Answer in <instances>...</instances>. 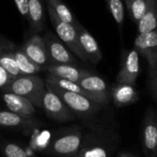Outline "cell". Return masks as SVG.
Returning <instances> with one entry per match:
<instances>
[{"label":"cell","mask_w":157,"mask_h":157,"mask_svg":"<svg viewBox=\"0 0 157 157\" xmlns=\"http://www.w3.org/2000/svg\"><path fill=\"white\" fill-rule=\"evenodd\" d=\"M117 157H136L135 155H132V154H130V153H125V152H123V153H120Z\"/></svg>","instance_id":"4dcf8cb0"},{"label":"cell","mask_w":157,"mask_h":157,"mask_svg":"<svg viewBox=\"0 0 157 157\" xmlns=\"http://www.w3.org/2000/svg\"><path fill=\"white\" fill-rule=\"evenodd\" d=\"M46 81L38 75L20 76L13 81L4 93H13L29 100L34 106L42 108Z\"/></svg>","instance_id":"6da1fadb"},{"label":"cell","mask_w":157,"mask_h":157,"mask_svg":"<svg viewBox=\"0 0 157 157\" xmlns=\"http://www.w3.org/2000/svg\"><path fill=\"white\" fill-rule=\"evenodd\" d=\"M44 0H28L29 23L32 33H40L45 27Z\"/></svg>","instance_id":"ac0fdd59"},{"label":"cell","mask_w":157,"mask_h":157,"mask_svg":"<svg viewBox=\"0 0 157 157\" xmlns=\"http://www.w3.org/2000/svg\"><path fill=\"white\" fill-rule=\"evenodd\" d=\"M13 51L14 50H6L0 52V66L7 72L12 81L22 76Z\"/></svg>","instance_id":"7402d4cb"},{"label":"cell","mask_w":157,"mask_h":157,"mask_svg":"<svg viewBox=\"0 0 157 157\" xmlns=\"http://www.w3.org/2000/svg\"><path fill=\"white\" fill-rule=\"evenodd\" d=\"M85 132L78 128L63 130L52 138L48 151L58 156L76 157L84 142Z\"/></svg>","instance_id":"7a4b0ae2"},{"label":"cell","mask_w":157,"mask_h":157,"mask_svg":"<svg viewBox=\"0 0 157 157\" xmlns=\"http://www.w3.org/2000/svg\"><path fill=\"white\" fill-rule=\"evenodd\" d=\"M20 48L26 56L38 66L43 68L50 64L45 41L43 36L40 33H31Z\"/></svg>","instance_id":"7c38bea8"},{"label":"cell","mask_w":157,"mask_h":157,"mask_svg":"<svg viewBox=\"0 0 157 157\" xmlns=\"http://www.w3.org/2000/svg\"><path fill=\"white\" fill-rule=\"evenodd\" d=\"M15 5L22 17L29 20V5L28 0H14Z\"/></svg>","instance_id":"83f0119b"},{"label":"cell","mask_w":157,"mask_h":157,"mask_svg":"<svg viewBox=\"0 0 157 157\" xmlns=\"http://www.w3.org/2000/svg\"><path fill=\"white\" fill-rule=\"evenodd\" d=\"M105 2L121 33L123 30L124 19H125L124 5L122 0H105Z\"/></svg>","instance_id":"d4e9b609"},{"label":"cell","mask_w":157,"mask_h":157,"mask_svg":"<svg viewBox=\"0 0 157 157\" xmlns=\"http://www.w3.org/2000/svg\"><path fill=\"white\" fill-rule=\"evenodd\" d=\"M78 84L101 106L109 105L110 100V90L109 89L107 82L99 75L90 72L85 76Z\"/></svg>","instance_id":"30bf717a"},{"label":"cell","mask_w":157,"mask_h":157,"mask_svg":"<svg viewBox=\"0 0 157 157\" xmlns=\"http://www.w3.org/2000/svg\"><path fill=\"white\" fill-rule=\"evenodd\" d=\"M42 108L48 118L58 122H69L75 120L76 118L64 102L47 83L42 101Z\"/></svg>","instance_id":"8992f818"},{"label":"cell","mask_w":157,"mask_h":157,"mask_svg":"<svg viewBox=\"0 0 157 157\" xmlns=\"http://www.w3.org/2000/svg\"><path fill=\"white\" fill-rule=\"evenodd\" d=\"M17 46L10 40L0 35V52L6 50H15Z\"/></svg>","instance_id":"f546056e"},{"label":"cell","mask_w":157,"mask_h":157,"mask_svg":"<svg viewBox=\"0 0 157 157\" xmlns=\"http://www.w3.org/2000/svg\"><path fill=\"white\" fill-rule=\"evenodd\" d=\"M45 81H46V83H48V84H50V85H52L53 87L59 88V89H61L63 91L75 93H79V94H82V95L86 96V97L93 100L92 96L86 91H85L77 82H74V81H70L64 80V79H61V78L52 76L51 74L47 75Z\"/></svg>","instance_id":"ffe728a7"},{"label":"cell","mask_w":157,"mask_h":157,"mask_svg":"<svg viewBox=\"0 0 157 157\" xmlns=\"http://www.w3.org/2000/svg\"><path fill=\"white\" fill-rule=\"evenodd\" d=\"M138 34L153 31L157 29V0H149L147 9L137 23Z\"/></svg>","instance_id":"d6986e66"},{"label":"cell","mask_w":157,"mask_h":157,"mask_svg":"<svg viewBox=\"0 0 157 157\" xmlns=\"http://www.w3.org/2000/svg\"><path fill=\"white\" fill-rule=\"evenodd\" d=\"M133 48L147 60L150 77L155 69L157 62V29L150 32L138 34L134 40Z\"/></svg>","instance_id":"8fae6325"},{"label":"cell","mask_w":157,"mask_h":157,"mask_svg":"<svg viewBox=\"0 0 157 157\" xmlns=\"http://www.w3.org/2000/svg\"><path fill=\"white\" fill-rule=\"evenodd\" d=\"M75 28L78 33L81 47L86 56L88 62L94 66H97L103 57L102 52L97 40L82 24L78 23Z\"/></svg>","instance_id":"5bb4252c"},{"label":"cell","mask_w":157,"mask_h":157,"mask_svg":"<svg viewBox=\"0 0 157 157\" xmlns=\"http://www.w3.org/2000/svg\"><path fill=\"white\" fill-rule=\"evenodd\" d=\"M142 147L146 157H157V114L150 106L146 109L144 118Z\"/></svg>","instance_id":"ba28073f"},{"label":"cell","mask_w":157,"mask_h":157,"mask_svg":"<svg viewBox=\"0 0 157 157\" xmlns=\"http://www.w3.org/2000/svg\"><path fill=\"white\" fill-rule=\"evenodd\" d=\"M12 82L7 72L0 66V91H5Z\"/></svg>","instance_id":"f1b7e54d"},{"label":"cell","mask_w":157,"mask_h":157,"mask_svg":"<svg viewBox=\"0 0 157 157\" xmlns=\"http://www.w3.org/2000/svg\"><path fill=\"white\" fill-rule=\"evenodd\" d=\"M2 99L9 111L24 117H34L36 114V106L29 100L13 93H4Z\"/></svg>","instance_id":"e0dca14e"},{"label":"cell","mask_w":157,"mask_h":157,"mask_svg":"<svg viewBox=\"0 0 157 157\" xmlns=\"http://www.w3.org/2000/svg\"><path fill=\"white\" fill-rule=\"evenodd\" d=\"M113 151V140L108 137L107 132L89 133L85 135L76 157H110Z\"/></svg>","instance_id":"5b68a950"},{"label":"cell","mask_w":157,"mask_h":157,"mask_svg":"<svg viewBox=\"0 0 157 157\" xmlns=\"http://www.w3.org/2000/svg\"><path fill=\"white\" fill-rule=\"evenodd\" d=\"M46 8L56 35L79 60L84 63H88L87 57L81 47L76 28L72 24L61 20L49 5H46Z\"/></svg>","instance_id":"3957f363"},{"label":"cell","mask_w":157,"mask_h":157,"mask_svg":"<svg viewBox=\"0 0 157 157\" xmlns=\"http://www.w3.org/2000/svg\"><path fill=\"white\" fill-rule=\"evenodd\" d=\"M149 0H125L129 16L132 20L138 23L144 15Z\"/></svg>","instance_id":"cb8c5ba5"},{"label":"cell","mask_w":157,"mask_h":157,"mask_svg":"<svg viewBox=\"0 0 157 157\" xmlns=\"http://www.w3.org/2000/svg\"><path fill=\"white\" fill-rule=\"evenodd\" d=\"M48 84V83H47ZM64 102L75 117L86 118L95 116L101 109V105L92 99L79 93L63 91L59 88L48 84Z\"/></svg>","instance_id":"277c9868"},{"label":"cell","mask_w":157,"mask_h":157,"mask_svg":"<svg viewBox=\"0 0 157 157\" xmlns=\"http://www.w3.org/2000/svg\"><path fill=\"white\" fill-rule=\"evenodd\" d=\"M1 151L5 157H35L29 155L23 146L14 142L4 143Z\"/></svg>","instance_id":"484cf974"},{"label":"cell","mask_w":157,"mask_h":157,"mask_svg":"<svg viewBox=\"0 0 157 157\" xmlns=\"http://www.w3.org/2000/svg\"><path fill=\"white\" fill-rule=\"evenodd\" d=\"M42 125L35 117H24L9 110H0V128L11 130H31Z\"/></svg>","instance_id":"4fadbf2b"},{"label":"cell","mask_w":157,"mask_h":157,"mask_svg":"<svg viewBox=\"0 0 157 157\" xmlns=\"http://www.w3.org/2000/svg\"><path fill=\"white\" fill-rule=\"evenodd\" d=\"M44 1L46 5H49L53 9V11L56 13V15L59 17L61 20L72 24L75 27L79 23L76 18L72 13V11L69 9V7L62 0H44Z\"/></svg>","instance_id":"603a6c76"},{"label":"cell","mask_w":157,"mask_h":157,"mask_svg":"<svg viewBox=\"0 0 157 157\" xmlns=\"http://www.w3.org/2000/svg\"><path fill=\"white\" fill-rule=\"evenodd\" d=\"M141 72L139 53L134 49L123 50L121 68L116 78V83H128L136 85Z\"/></svg>","instance_id":"9c48e42d"},{"label":"cell","mask_w":157,"mask_h":157,"mask_svg":"<svg viewBox=\"0 0 157 157\" xmlns=\"http://www.w3.org/2000/svg\"><path fill=\"white\" fill-rule=\"evenodd\" d=\"M42 69L52 76L77 83L91 72L90 70L80 68L78 65L71 64H48L43 67Z\"/></svg>","instance_id":"9a60e30c"},{"label":"cell","mask_w":157,"mask_h":157,"mask_svg":"<svg viewBox=\"0 0 157 157\" xmlns=\"http://www.w3.org/2000/svg\"><path fill=\"white\" fill-rule=\"evenodd\" d=\"M155 112H156V114H157V105H156V110H155Z\"/></svg>","instance_id":"1f68e13d"},{"label":"cell","mask_w":157,"mask_h":157,"mask_svg":"<svg viewBox=\"0 0 157 157\" xmlns=\"http://www.w3.org/2000/svg\"><path fill=\"white\" fill-rule=\"evenodd\" d=\"M110 99L116 107H124L139 100V92L136 85L116 83L110 89Z\"/></svg>","instance_id":"2e32d148"},{"label":"cell","mask_w":157,"mask_h":157,"mask_svg":"<svg viewBox=\"0 0 157 157\" xmlns=\"http://www.w3.org/2000/svg\"><path fill=\"white\" fill-rule=\"evenodd\" d=\"M50 64H71L77 65L78 58L66 47L60 38L51 31L43 35Z\"/></svg>","instance_id":"52a82bcc"},{"label":"cell","mask_w":157,"mask_h":157,"mask_svg":"<svg viewBox=\"0 0 157 157\" xmlns=\"http://www.w3.org/2000/svg\"><path fill=\"white\" fill-rule=\"evenodd\" d=\"M149 88L154 100L157 103V62L154 73L149 77Z\"/></svg>","instance_id":"4316f807"},{"label":"cell","mask_w":157,"mask_h":157,"mask_svg":"<svg viewBox=\"0 0 157 157\" xmlns=\"http://www.w3.org/2000/svg\"><path fill=\"white\" fill-rule=\"evenodd\" d=\"M13 54L17 60V63L18 65L22 76L36 75L37 73L42 70V68L38 66L30 58H29L20 47L17 46L13 51Z\"/></svg>","instance_id":"44dd1931"}]
</instances>
